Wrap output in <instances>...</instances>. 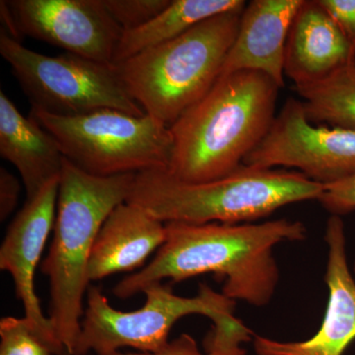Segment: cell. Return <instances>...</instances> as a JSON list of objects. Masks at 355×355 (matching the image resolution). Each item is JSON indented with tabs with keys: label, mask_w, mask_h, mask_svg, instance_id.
I'll use <instances>...</instances> for the list:
<instances>
[{
	"label": "cell",
	"mask_w": 355,
	"mask_h": 355,
	"mask_svg": "<svg viewBox=\"0 0 355 355\" xmlns=\"http://www.w3.org/2000/svg\"><path fill=\"white\" fill-rule=\"evenodd\" d=\"M0 340V355H53L25 318L1 319Z\"/></svg>",
	"instance_id": "d6986e66"
},
{
	"label": "cell",
	"mask_w": 355,
	"mask_h": 355,
	"mask_svg": "<svg viewBox=\"0 0 355 355\" xmlns=\"http://www.w3.org/2000/svg\"><path fill=\"white\" fill-rule=\"evenodd\" d=\"M20 38L46 42L69 53L113 65L123 30L102 0H4Z\"/></svg>",
	"instance_id": "30bf717a"
},
{
	"label": "cell",
	"mask_w": 355,
	"mask_h": 355,
	"mask_svg": "<svg viewBox=\"0 0 355 355\" xmlns=\"http://www.w3.org/2000/svg\"><path fill=\"white\" fill-rule=\"evenodd\" d=\"M144 294L146 300L140 309L123 312L112 307L99 287L89 286L74 355H109L123 347L155 354L169 343L173 326L184 316L203 315L214 326L235 319V301L205 284L195 297L178 296L162 282L147 287Z\"/></svg>",
	"instance_id": "52a82bcc"
},
{
	"label": "cell",
	"mask_w": 355,
	"mask_h": 355,
	"mask_svg": "<svg viewBox=\"0 0 355 355\" xmlns=\"http://www.w3.org/2000/svg\"><path fill=\"white\" fill-rule=\"evenodd\" d=\"M0 55L10 65L31 108L60 116H76L118 110L144 116L114 65L103 64L65 53L49 57L26 48L21 42L0 33Z\"/></svg>",
	"instance_id": "ba28073f"
},
{
	"label": "cell",
	"mask_w": 355,
	"mask_h": 355,
	"mask_svg": "<svg viewBox=\"0 0 355 355\" xmlns=\"http://www.w3.org/2000/svg\"><path fill=\"white\" fill-rule=\"evenodd\" d=\"M123 32L132 31L162 12L171 0H102Z\"/></svg>",
	"instance_id": "ffe728a7"
},
{
	"label": "cell",
	"mask_w": 355,
	"mask_h": 355,
	"mask_svg": "<svg viewBox=\"0 0 355 355\" xmlns=\"http://www.w3.org/2000/svg\"><path fill=\"white\" fill-rule=\"evenodd\" d=\"M60 178L53 180L11 222L0 248V268L13 279L25 319L53 355H69L55 335L50 318L44 316L36 291L35 275L44 245L55 226Z\"/></svg>",
	"instance_id": "8fae6325"
},
{
	"label": "cell",
	"mask_w": 355,
	"mask_h": 355,
	"mask_svg": "<svg viewBox=\"0 0 355 355\" xmlns=\"http://www.w3.org/2000/svg\"><path fill=\"white\" fill-rule=\"evenodd\" d=\"M21 191L19 180L6 168L0 169V220L12 214L18 205Z\"/></svg>",
	"instance_id": "cb8c5ba5"
},
{
	"label": "cell",
	"mask_w": 355,
	"mask_h": 355,
	"mask_svg": "<svg viewBox=\"0 0 355 355\" xmlns=\"http://www.w3.org/2000/svg\"><path fill=\"white\" fill-rule=\"evenodd\" d=\"M294 89L311 123L355 130V62L323 81Z\"/></svg>",
	"instance_id": "ac0fdd59"
},
{
	"label": "cell",
	"mask_w": 355,
	"mask_h": 355,
	"mask_svg": "<svg viewBox=\"0 0 355 355\" xmlns=\"http://www.w3.org/2000/svg\"><path fill=\"white\" fill-rule=\"evenodd\" d=\"M304 0H253L241 15L221 76L238 71L266 74L284 87V53L294 16Z\"/></svg>",
	"instance_id": "4fadbf2b"
},
{
	"label": "cell",
	"mask_w": 355,
	"mask_h": 355,
	"mask_svg": "<svg viewBox=\"0 0 355 355\" xmlns=\"http://www.w3.org/2000/svg\"><path fill=\"white\" fill-rule=\"evenodd\" d=\"M167 238L153 260L114 287L120 299L144 293L164 282H181L205 273L224 279L222 293L261 307L272 300L279 272L273 249L282 242L302 241V222L288 219L261 224L166 223Z\"/></svg>",
	"instance_id": "6da1fadb"
},
{
	"label": "cell",
	"mask_w": 355,
	"mask_h": 355,
	"mask_svg": "<svg viewBox=\"0 0 355 355\" xmlns=\"http://www.w3.org/2000/svg\"><path fill=\"white\" fill-rule=\"evenodd\" d=\"M243 165L291 168L318 184L335 183L355 175V130L314 125L302 101L288 98Z\"/></svg>",
	"instance_id": "9c48e42d"
},
{
	"label": "cell",
	"mask_w": 355,
	"mask_h": 355,
	"mask_svg": "<svg viewBox=\"0 0 355 355\" xmlns=\"http://www.w3.org/2000/svg\"><path fill=\"white\" fill-rule=\"evenodd\" d=\"M0 155L20 173L26 200L60 178L65 160L57 140L36 121L23 116L3 91L0 92Z\"/></svg>",
	"instance_id": "2e32d148"
},
{
	"label": "cell",
	"mask_w": 355,
	"mask_h": 355,
	"mask_svg": "<svg viewBox=\"0 0 355 355\" xmlns=\"http://www.w3.org/2000/svg\"><path fill=\"white\" fill-rule=\"evenodd\" d=\"M355 62V51L318 0H304L292 20L284 53V76L294 87L323 81Z\"/></svg>",
	"instance_id": "5bb4252c"
},
{
	"label": "cell",
	"mask_w": 355,
	"mask_h": 355,
	"mask_svg": "<svg viewBox=\"0 0 355 355\" xmlns=\"http://www.w3.org/2000/svg\"><path fill=\"white\" fill-rule=\"evenodd\" d=\"M322 205L333 214L342 216L355 210V175L335 183L324 184L318 198Z\"/></svg>",
	"instance_id": "44dd1931"
},
{
	"label": "cell",
	"mask_w": 355,
	"mask_h": 355,
	"mask_svg": "<svg viewBox=\"0 0 355 355\" xmlns=\"http://www.w3.org/2000/svg\"><path fill=\"white\" fill-rule=\"evenodd\" d=\"M242 12L214 16L114 65L144 113L170 128L209 92L221 76Z\"/></svg>",
	"instance_id": "5b68a950"
},
{
	"label": "cell",
	"mask_w": 355,
	"mask_h": 355,
	"mask_svg": "<svg viewBox=\"0 0 355 355\" xmlns=\"http://www.w3.org/2000/svg\"><path fill=\"white\" fill-rule=\"evenodd\" d=\"M109 355H246V352L240 347L234 349H207V354H202L195 338L183 334L155 354H123L116 352Z\"/></svg>",
	"instance_id": "7402d4cb"
},
{
	"label": "cell",
	"mask_w": 355,
	"mask_h": 355,
	"mask_svg": "<svg viewBox=\"0 0 355 355\" xmlns=\"http://www.w3.org/2000/svg\"><path fill=\"white\" fill-rule=\"evenodd\" d=\"M279 89L261 72L219 77L169 128L173 149L167 171L187 183L234 172L270 130Z\"/></svg>",
	"instance_id": "7a4b0ae2"
},
{
	"label": "cell",
	"mask_w": 355,
	"mask_h": 355,
	"mask_svg": "<svg viewBox=\"0 0 355 355\" xmlns=\"http://www.w3.org/2000/svg\"><path fill=\"white\" fill-rule=\"evenodd\" d=\"M326 284L329 300L321 328L305 342L284 343L257 336L258 355H343L355 340V282L347 261L345 223L338 216L329 218Z\"/></svg>",
	"instance_id": "7c38bea8"
},
{
	"label": "cell",
	"mask_w": 355,
	"mask_h": 355,
	"mask_svg": "<svg viewBox=\"0 0 355 355\" xmlns=\"http://www.w3.org/2000/svg\"><path fill=\"white\" fill-rule=\"evenodd\" d=\"M29 116L57 140L69 162L93 176L169 168L171 132L148 114L137 116L104 109L60 116L31 108Z\"/></svg>",
	"instance_id": "8992f818"
},
{
	"label": "cell",
	"mask_w": 355,
	"mask_h": 355,
	"mask_svg": "<svg viewBox=\"0 0 355 355\" xmlns=\"http://www.w3.org/2000/svg\"><path fill=\"white\" fill-rule=\"evenodd\" d=\"M354 272H355V263H354Z\"/></svg>",
	"instance_id": "d4e9b609"
},
{
	"label": "cell",
	"mask_w": 355,
	"mask_h": 355,
	"mask_svg": "<svg viewBox=\"0 0 355 355\" xmlns=\"http://www.w3.org/2000/svg\"><path fill=\"white\" fill-rule=\"evenodd\" d=\"M135 174L97 177L65 158L60 176L53 241L41 270L50 280V318L67 354H76L90 286L89 261L98 233L118 205L127 202Z\"/></svg>",
	"instance_id": "3957f363"
},
{
	"label": "cell",
	"mask_w": 355,
	"mask_h": 355,
	"mask_svg": "<svg viewBox=\"0 0 355 355\" xmlns=\"http://www.w3.org/2000/svg\"><path fill=\"white\" fill-rule=\"evenodd\" d=\"M167 238L164 222L132 203L123 202L103 223L91 252L88 277L96 282L139 268Z\"/></svg>",
	"instance_id": "9a60e30c"
},
{
	"label": "cell",
	"mask_w": 355,
	"mask_h": 355,
	"mask_svg": "<svg viewBox=\"0 0 355 355\" xmlns=\"http://www.w3.org/2000/svg\"><path fill=\"white\" fill-rule=\"evenodd\" d=\"M323 188L297 171L245 165L203 183H187L158 169L135 174L127 202L164 223L237 224L291 203L318 200Z\"/></svg>",
	"instance_id": "277c9868"
},
{
	"label": "cell",
	"mask_w": 355,
	"mask_h": 355,
	"mask_svg": "<svg viewBox=\"0 0 355 355\" xmlns=\"http://www.w3.org/2000/svg\"><path fill=\"white\" fill-rule=\"evenodd\" d=\"M355 51V0H318Z\"/></svg>",
	"instance_id": "603a6c76"
},
{
	"label": "cell",
	"mask_w": 355,
	"mask_h": 355,
	"mask_svg": "<svg viewBox=\"0 0 355 355\" xmlns=\"http://www.w3.org/2000/svg\"><path fill=\"white\" fill-rule=\"evenodd\" d=\"M246 2L243 0H171L162 12L146 25L123 32L114 51L113 65L176 39L205 20L244 10Z\"/></svg>",
	"instance_id": "e0dca14e"
}]
</instances>
